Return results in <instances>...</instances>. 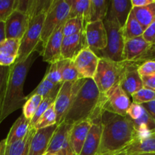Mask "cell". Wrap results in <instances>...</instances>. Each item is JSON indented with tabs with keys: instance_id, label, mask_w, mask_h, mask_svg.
Returning a JSON list of instances; mask_svg holds the SVG:
<instances>
[{
	"instance_id": "cell-1",
	"label": "cell",
	"mask_w": 155,
	"mask_h": 155,
	"mask_svg": "<svg viewBox=\"0 0 155 155\" xmlns=\"http://www.w3.org/2000/svg\"><path fill=\"white\" fill-rule=\"evenodd\" d=\"M34 51L24 61H15L10 66L0 65V124L26 102L24 84L32 64L39 57Z\"/></svg>"
},
{
	"instance_id": "cell-2",
	"label": "cell",
	"mask_w": 155,
	"mask_h": 155,
	"mask_svg": "<svg viewBox=\"0 0 155 155\" xmlns=\"http://www.w3.org/2000/svg\"><path fill=\"white\" fill-rule=\"evenodd\" d=\"M102 135L97 154L117 155L122 152L136 138L137 132L129 116L108 111L101 115Z\"/></svg>"
},
{
	"instance_id": "cell-3",
	"label": "cell",
	"mask_w": 155,
	"mask_h": 155,
	"mask_svg": "<svg viewBox=\"0 0 155 155\" xmlns=\"http://www.w3.org/2000/svg\"><path fill=\"white\" fill-rule=\"evenodd\" d=\"M100 95L101 93L94 80L84 79L74 94L64 121L74 125L81 121L93 120L101 116L103 111L100 104Z\"/></svg>"
},
{
	"instance_id": "cell-4",
	"label": "cell",
	"mask_w": 155,
	"mask_h": 155,
	"mask_svg": "<svg viewBox=\"0 0 155 155\" xmlns=\"http://www.w3.org/2000/svg\"><path fill=\"white\" fill-rule=\"evenodd\" d=\"M103 24L107 35V44L104 49L95 54L99 58H104L114 61H122L125 47L122 28L116 19L108 14H106Z\"/></svg>"
},
{
	"instance_id": "cell-5",
	"label": "cell",
	"mask_w": 155,
	"mask_h": 155,
	"mask_svg": "<svg viewBox=\"0 0 155 155\" xmlns=\"http://www.w3.org/2000/svg\"><path fill=\"white\" fill-rule=\"evenodd\" d=\"M129 61H114L100 58L94 81L100 93H104L114 85L119 83Z\"/></svg>"
},
{
	"instance_id": "cell-6",
	"label": "cell",
	"mask_w": 155,
	"mask_h": 155,
	"mask_svg": "<svg viewBox=\"0 0 155 155\" xmlns=\"http://www.w3.org/2000/svg\"><path fill=\"white\" fill-rule=\"evenodd\" d=\"M46 13L40 14L30 20L28 27L21 39L16 61H24L34 51H39L41 55L43 48L40 37Z\"/></svg>"
},
{
	"instance_id": "cell-7",
	"label": "cell",
	"mask_w": 155,
	"mask_h": 155,
	"mask_svg": "<svg viewBox=\"0 0 155 155\" xmlns=\"http://www.w3.org/2000/svg\"><path fill=\"white\" fill-rule=\"evenodd\" d=\"M71 0H53L46 13L43 27L41 33L40 42L42 48L49 38L58 28L63 25L68 19Z\"/></svg>"
},
{
	"instance_id": "cell-8",
	"label": "cell",
	"mask_w": 155,
	"mask_h": 155,
	"mask_svg": "<svg viewBox=\"0 0 155 155\" xmlns=\"http://www.w3.org/2000/svg\"><path fill=\"white\" fill-rule=\"evenodd\" d=\"M131 102L129 95L124 92L119 83L100 95V107L102 111H108L115 114L126 116Z\"/></svg>"
},
{
	"instance_id": "cell-9",
	"label": "cell",
	"mask_w": 155,
	"mask_h": 155,
	"mask_svg": "<svg viewBox=\"0 0 155 155\" xmlns=\"http://www.w3.org/2000/svg\"><path fill=\"white\" fill-rule=\"evenodd\" d=\"M123 61L143 64L155 61V44H150L142 36L125 41Z\"/></svg>"
},
{
	"instance_id": "cell-10",
	"label": "cell",
	"mask_w": 155,
	"mask_h": 155,
	"mask_svg": "<svg viewBox=\"0 0 155 155\" xmlns=\"http://www.w3.org/2000/svg\"><path fill=\"white\" fill-rule=\"evenodd\" d=\"M83 80L84 79H80L74 82L62 83L54 102L57 125H59L65 120L74 94L83 82Z\"/></svg>"
},
{
	"instance_id": "cell-11",
	"label": "cell",
	"mask_w": 155,
	"mask_h": 155,
	"mask_svg": "<svg viewBox=\"0 0 155 155\" xmlns=\"http://www.w3.org/2000/svg\"><path fill=\"white\" fill-rule=\"evenodd\" d=\"M72 124L62 122L58 125L53 133L47 148L46 154L57 155H76L73 151L69 142L70 132Z\"/></svg>"
},
{
	"instance_id": "cell-12",
	"label": "cell",
	"mask_w": 155,
	"mask_h": 155,
	"mask_svg": "<svg viewBox=\"0 0 155 155\" xmlns=\"http://www.w3.org/2000/svg\"><path fill=\"white\" fill-rule=\"evenodd\" d=\"M84 35L88 48L94 53L104 49L107 44V35L103 21L90 22L85 25Z\"/></svg>"
},
{
	"instance_id": "cell-13",
	"label": "cell",
	"mask_w": 155,
	"mask_h": 155,
	"mask_svg": "<svg viewBox=\"0 0 155 155\" xmlns=\"http://www.w3.org/2000/svg\"><path fill=\"white\" fill-rule=\"evenodd\" d=\"M100 58L90 48L82 50L74 58V67L79 79H94Z\"/></svg>"
},
{
	"instance_id": "cell-14",
	"label": "cell",
	"mask_w": 155,
	"mask_h": 155,
	"mask_svg": "<svg viewBox=\"0 0 155 155\" xmlns=\"http://www.w3.org/2000/svg\"><path fill=\"white\" fill-rule=\"evenodd\" d=\"M30 19L26 14L15 10L5 21L6 39L21 40L28 27Z\"/></svg>"
},
{
	"instance_id": "cell-15",
	"label": "cell",
	"mask_w": 155,
	"mask_h": 155,
	"mask_svg": "<svg viewBox=\"0 0 155 155\" xmlns=\"http://www.w3.org/2000/svg\"><path fill=\"white\" fill-rule=\"evenodd\" d=\"M141 64V63L129 61L119 83L129 97L144 87L142 79L138 71Z\"/></svg>"
},
{
	"instance_id": "cell-16",
	"label": "cell",
	"mask_w": 155,
	"mask_h": 155,
	"mask_svg": "<svg viewBox=\"0 0 155 155\" xmlns=\"http://www.w3.org/2000/svg\"><path fill=\"white\" fill-rule=\"evenodd\" d=\"M122 152L126 155L155 153V130L137 133L136 138Z\"/></svg>"
},
{
	"instance_id": "cell-17",
	"label": "cell",
	"mask_w": 155,
	"mask_h": 155,
	"mask_svg": "<svg viewBox=\"0 0 155 155\" xmlns=\"http://www.w3.org/2000/svg\"><path fill=\"white\" fill-rule=\"evenodd\" d=\"M88 48L84 32L69 36H64L62 39L61 58L62 59L74 61L78 54Z\"/></svg>"
},
{
	"instance_id": "cell-18",
	"label": "cell",
	"mask_w": 155,
	"mask_h": 155,
	"mask_svg": "<svg viewBox=\"0 0 155 155\" xmlns=\"http://www.w3.org/2000/svg\"><path fill=\"white\" fill-rule=\"evenodd\" d=\"M62 26L58 28L50 36L45 45L43 47L41 55L43 56V61L52 64L62 60L61 49L62 39L64 37L62 33Z\"/></svg>"
},
{
	"instance_id": "cell-19",
	"label": "cell",
	"mask_w": 155,
	"mask_h": 155,
	"mask_svg": "<svg viewBox=\"0 0 155 155\" xmlns=\"http://www.w3.org/2000/svg\"><path fill=\"white\" fill-rule=\"evenodd\" d=\"M58 125L51 126L46 128L37 130L32 138L27 155H45L53 133Z\"/></svg>"
},
{
	"instance_id": "cell-20",
	"label": "cell",
	"mask_w": 155,
	"mask_h": 155,
	"mask_svg": "<svg viewBox=\"0 0 155 155\" xmlns=\"http://www.w3.org/2000/svg\"><path fill=\"white\" fill-rule=\"evenodd\" d=\"M101 135V116H100L92 120L80 155H97L100 148Z\"/></svg>"
},
{
	"instance_id": "cell-21",
	"label": "cell",
	"mask_w": 155,
	"mask_h": 155,
	"mask_svg": "<svg viewBox=\"0 0 155 155\" xmlns=\"http://www.w3.org/2000/svg\"><path fill=\"white\" fill-rule=\"evenodd\" d=\"M91 124V120H85L74 124L71 128L69 136L70 145L76 155L81 154Z\"/></svg>"
},
{
	"instance_id": "cell-22",
	"label": "cell",
	"mask_w": 155,
	"mask_h": 155,
	"mask_svg": "<svg viewBox=\"0 0 155 155\" xmlns=\"http://www.w3.org/2000/svg\"><path fill=\"white\" fill-rule=\"evenodd\" d=\"M53 0H15V10L26 14L29 19L46 13Z\"/></svg>"
},
{
	"instance_id": "cell-23",
	"label": "cell",
	"mask_w": 155,
	"mask_h": 155,
	"mask_svg": "<svg viewBox=\"0 0 155 155\" xmlns=\"http://www.w3.org/2000/svg\"><path fill=\"white\" fill-rule=\"evenodd\" d=\"M132 5L131 0H112L109 2L108 15L113 17L120 27L122 28L132 12Z\"/></svg>"
},
{
	"instance_id": "cell-24",
	"label": "cell",
	"mask_w": 155,
	"mask_h": 155,
	"mask_svg": "<svg viewBox=\"0 0 155 155\" xmlns=\"http://www.w3.org/2000/svg\"><path fill=\"white\" fill-rule=\"evenodd\" d=\"M30 120H27L22 114L11 127L5 139L6 145H9L24 139L30 130Z\"/></svg>"
},
{
	"instance_id": "cell-25",
	"label": "cell",
	"mask_w": 155,
	"mask_h": 155,
	"mask_svg": "<svg viewBox=\"0 0 155 155\" xmlns=\"http://www.w3.org/2000/svg\"><path fill=\"white\" fill-rule=\"evenodd\" d=\"M91 0H71L68 19L80 18L86 25L90 22Z\"/></svg>"
},
{
	"instance_id": "cell-26",
	"label": "cell",
	"mask_w": 155,
	"mask_h": 155,
	"mask_svg": "<svg viewBox=\"0 0 155 155\" xmlns=\"http://www.w3.org/2000/svg\"><path fill=\"white\" fill-rule=\"evenodd\" d=\"M36 131L34 128H30L24 139L9 145H6L5 155H27L32 138Z\"/></svg>"
},
{
	"instance_id": "cell-27",
	"label": "cell",
	"mask_w": 155,
	"mask_h": 155,
	"mask_svg": "<svg viewBox=\"0 0 155 155\" xmlns=\"http://www.w3.org/2000/svg\"><path fill=\"white\" fill-rule=\"evenodd\" d=\"M132 12L137 21L145 30L155 18V0L153 3L144 7L132 8Z\"/></svg>"
},
{
	"instance_id": "cell-28",
	"label": "cell",
	"mask_w": 155,
	"mask_h": 155,
	"mask_svg": "<svg viewBox=\"0 0 155 155\" xmlns=\"http://www.w3.org/2000/svg\"><path fill=\"white\" fill-rule=\"evenodd\" d=\"M144 32V29L137 21L133 12H131L126 24L122 27V34L125 41L142 36Z\"/></svg>"
},
{
	"instance_id": "cell-29",
	"label": "cell",
	"mask_w": 155,
	"mask_h": 155,
	"mask_svg": "<svg viewBox=\"0 0 155 155\" xmlns=\"http://www.w3.org/2000/svg\"><path fill=\"white\" fill-rule=\"evenodd\" d=\"M109 2L106 0H91L90 22L104 21L108 12Z\"/></svg>"
},
{
	"instance_id": "cell-30",
	"label": "cell",
	"mask_w": 155,
	"mask_h": 155,
	"mask_svg": "<svg viewBox=\"0 0 155 155\" xmlns=\"http://www.w3.org/2000/svg\"><path fill=\"white\" fill-rule=\"evenodd\" d=\"M132 122L137 133H142L155 130L154 119L144 108L139 118L136 120H132Z\"/></svg>"
},
{
	"instance_id": "cell-31",
	"label": "cell",
	"mask_w": 155,
	"mask_h": 155,
	"mask_svg": "<svg viewBox=\"0 0 155 155\" xmlns=\"http://www.w3.org/2000/svg\"><path fill=\"white\" fill-rule=\"evenodd\" d=\"M59 89H60V88H59V89H56V90L52 92L50 94H49V95H47V96H46L45 98H43L42 102L40 103L39 107H38V109L36 110L34 116H33V117L32 118V120H30V129L33 128V126H34L35 124L36 123V121L38 120V119L42 116L44 112H45L46 110L47 109L52 105V104H54Z\"/></svg>"
},
{
	"instance_id": "cell-32",
	"label": "cell",
	"mask_w": 155,
	"mask_h": 155,
	"mask_svg": "<svg viewBox=\"0 0 155 155\" xmlns=\"http://www.w3.org/2000/svg\"><path fill=\"white\" fill-rule=\"evenodd\" d=\"M62 84V83H53L43 77L42 81L36 86V88H35L33 92H30L28 95L26 96V99L34 95H38L43 98H45L52 92L55 91L56 89H59Z\"/></svg>"
},
{
	"instance_id": "cell-33",
	"label": "cell",
	"mask_w": 155,
	"mask_h": 155,
	"mask_svg": "<svg viewBox=\"0 0 155 155\" xmlns=\"http://www.w3.org/2000/svg\"><path fill=\"white\" fill-rule=\"evenodd\" d=\"M55 124H56V110H55L54 104H53L38 119L33 128L37 130L51 127Z\"/></svg>"
},
{
	"instance_id": "cell-34",
	"label": "cell",
	"mask_w": 155,
	"mask_h": 155,
	"mask_svg": "<svg viewBox=\"0 0 155 155\" xmlns=\"http://www.w3.org/2000/svg\"><path fill=\"white\" fill-rule=\"evenodd\" d=\"M43 99V98L38 95H32L26 99V102L22 107V114L27 120H31Z\"/></svg>"
},
{
	"instance_id": "cell-35",
	"label": "cell",
	"mask_w": 155,
	"mask_h": 155,
	"mask_svg": "<svg viewBox=\"0 0 155 155\" xmlns=\"http://www.w3.org/2000/svg\"><path fill=\"white\" fill-rule=\"evenodd\" d=\"M85 24L80 18L67 19L62 26V33L64 36H69L78 34L84 30Z\"/></svg>"
},
{
	"instance_id": "cell-36",
	"label": "cell",
	"mask_w": 155,
	"mask_h": 155,
	"mask_svg": "<svg viewBox=\"0 0 155 155\" xmlns=\"http://www.w3.org/2000/svg\"><path fill=\"white\" fill-rule=\"evenodd\" d=\"M64 59L50 64V66L46 70L44 78L53 83H62V71Z\"/></svg>"
},
{
	"instance_id": "cell-37",
	"label": "cell",
	"mask_w": 155,
	"mask_h": 155,
	"mask_svg": "<svg viewBox=\"0 0 155 155\" xmlns=\"http://www.w3.org/2000/svg\"><path fill=\"white\" fill-rule=\"evenodd\" d=\"M62 83L74 82L78 80H80L73 61L64 59L62 71Z\"/></svg>"
},
{
	"instance_id": "cell-38",
	"label": "cell",
	"mask_w": 155,
	"mask_h": 155,
	"mask_svg": "<svg viewBox=\"0 0 155 155\" xmlns=\"http://www.w3.org/2000/svg\"><path fill=\"white\" fill-rule=\"evenodd\" d=\"M131 97L132 98L133 103L143 104L155 100V91L143 87L142 89L134 93Z\"/></svg>"
},
{
	"instance_id": "cell-39",
	"label": "cell",
	"mask_w": 155,
	"mask_h": 155,
	"mask_svg": "<svg viewBox=\"0 0 155 155\" xmlns=\"http://www.w3.org/2000/svg\"><path fill=\"white\" fill-rule=\"evenodd\" d=\"M21 40L15 39H6L0 43V51L9 55L18 57Z\"/></svg>"
},
{
	"instance_id": "cell-40",
	"label": "cell",
	"mask_w": 155,
	"mask_h": 155,
	"mask_svg": "<svg viewBox=\"0 0 155 155\" xmlns=\"http://www.w3.org/2000/svg\"><path fill=\"white\" fill-rule=\"evenodd\" d=\"M15 0H0V22H5L15 10Z\"/></svg>"
},
{
	"instance_id": "cell-41",
	"label": "cell",
	"mask_w": 155,
	"mask_h": 155,
	"mask_svg": "<svg viewBox=\"0 0 155 155\" xmlns=\"http://www.w3.org/2000/svg\"><path fill=\"white\" fill-rule=\"evenodd\" d=\"M141 77L150 76L155 74V61H149L143 63L138 69Z\"/></svg>"
},
{
	"instance_id": "cell-42",
	"label": "cell",
	"mask_w": 155,
	"mask_h": 155,
	"mask_svg": "<svg viewBox=\"0 0 155 155\" xmlns=\"http://www.w3.org/2000/svg\"><path fill=\"white\" fill-rule=\"evenodd\" d=\"M143 110H144V107H142V105L132 102L130 107L128 109L126 115L129 116L132 119V120H136L141 115Z\"/></svg>"
},
{
	"instance_id": "cell-43",
	"label": "cell",
	"mask_w": 155,
	"mask_h": 155,
	"mask_svg": "<svg viewBox=\"0 0 155 155\" xmlns=\"http://www.w3.org/2000/svg\"><path fill=\"white\" fill-rule=\"evenodd\" d=\"M142 37L150 44H155V18L153 22L145 29Z\"/></svg>"
},
{
	"instance_id": "cell-44",
	"label": "cell",
	"mask_w": 155,
	"mask_h": 155,
	"mask_svg": "<svg viewBox=\"0 0 155 155\" xmlns=\"http://www.w3.org/2000/svg\"><path fill=\"white\" fill-rule=\"evenodd\" d=\"M17 57L9 55L0 51V65L2 66H10L16 61Z\"/></svg>"
},
{
	"instance_id": "cell-45",
	"label": "cell",
	"mask_w": 155,
	"mask_h": 155,
	"mask_svg": "<svg viewBox=\"0 0 155 155\" xmlns=\"http://www.w3.org/2000/svg\"><path fill=\"white\" fill-rule=\"evenodd\" d=\"M144 87L155 91V74L150 76L141 77Z\"/></svg>"
},
{
	"instance_id": "cell-46",
	"label": "cell",
	"mask_w": 155,
	"mask_h": 155,
	"mask_svg": "<svg viewBox=\"0 0 155 155\" xmlns=\"http://www.w3.org/2000/svg\"><path fill=\"white\" fill-rule=\"evenodd\" d=\"M142 107L150 114V116L154 119L155 120V100L150 101V102L144 103V104H141Z\"/></svg>"
},
{
	"instance_id": "cell-47",
	"label": "cell",
	"mask_w": 155,
	"mask_h": 155,
	"mask_svg": "<svg viewBox=\"0 0 155 155\" xmlns=\"http://www.w3.org/2000/svg\"><path fill=\"white\" fill-rule=\"evenodd\" d=\"M132 8H141L147 6L154 2V0H131Z\"/></svg>"
},
{
	"instance_id": "cell-48",
	"label": "cell",
	"mask_w": 155,
	"mask_h": 155,
	"mask_svg": "<svg viewBox=\"0 0 155 155\" xmlns=\"http://www.w3.org/2000/svg\"><path fill=\"white\" fill-rule=\"evenodd\" d=\"M6 39L5 22H0V43Z\"/></svg>"
},
{
	"instance_id": "cell-49",
	"label": "cell",
	"mask_w": 155,
	"mask_h": 155,
	"mask_svg": "<svg viewBox=\"0 0 155 155\" xmlns=\"http://www.w3.org/2000/svg\"><path fill=\"white\" fill-rule=\"evenodd\" d=\"M6 140L5 139L0 142V155H5Z\"/></svg>"
},
{
	"instance_id": "cell-50",
	"label": "cell",
	"mask_w": 155,
	"mask_h": 155,
	"mask_svg": "<svg viewBox=\"0 0 155 155\" xmlns=\"http://www.w3.org/2000/svg\"><path fill=\"white\" fill-rule=\"evenodd\" d=\"M138 155H155V153H146V154H141Z\"/></svg>"
},
{
	"instance_id": "cell-51",
	"label": "cell",
	"mask_w": 155,
	"mask_h": 155,
	"mask_svg": "<svg viewBox=\"0 0 155 155\" xmlns=\"http://www.w3.org/2000/svg\"><path fill=\"white\" fill-rule=\"evenodd\" d=\"M117 155H126V154H125L124 152H122V153H120V154H117Z\"/></svg>"
},
{
	"instance_id": "cell-52",
	"label": "cell",
	"mask_w": 155,
	"mask_h": 155,
	"mask_svg": "<svg viewBox=\"0 0 155 155\" xmlns=\"http://www.w3.org/2000/svg\"><path fill=\"white\" fill-rule=\"evenodd\" d=\"M45 155H57V154H46Z\"/></svg>"
},
{
	"instance_id": "cell-53",
	"label": "cell",
	"mask_w": 155,
	"mask_h": 155,
	"mask_svg": "<svg viewBox=\"0 0 155 155\" xmlns=\"http://www.w3.org/2000/svg\"><path fill=\"white\" fill-rule=\"evenodd\" d=\"M97 155H99V154H97Z\"/></svg>"
}]
</instances>
